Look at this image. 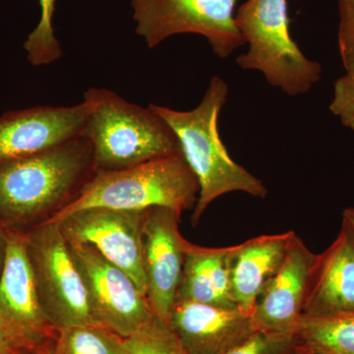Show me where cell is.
Segmentation results:
<instances>
[{"mask_svg": "<svg viewBox=\"0 0 354 354\" xmlns=\"http://www.w3.org/2000/svg\"><path fill=\"white\" fill-rule=\"evenodd\" d=\"M227 95V82L214 76L202 101L191 111L150 104L176 133L181 153L199 183L193 225H198L212 203L227 193L243 192L256 198L268 195L262 180L235 162L221 141L218 121Z\"/></svg>", "mask_w": 354, "mask_h": 354, "instance_id": "obj_1", "label": "cell"}, {"mask_svg": "<svg viewBox=\"0 0 354 354\" xmlns=\"http://www.w3.org/2000/svg\"><path fill=\"white\" fill-rule=\"evenodd\" d=\"M95 174L92 147L83 136L0 162V220L23 223L51 216L72 201Z\"/></svg>", "mask_w": 354, "mask_h": 354, "instance_id": "obj_2", "label": "cell"}, {"mask_svg": "<svg viewBox=\"0 0 354 354\" xmlns=\"http://www.w3.org/2000/svg\"><path fill=\"white\" fill-rule=\"evenodd\" d=\"M84 100L92 109L82 136L92 147L95 171L136 167L181 153L176 133L150 106L127 101L104 88H90Z\"/></svg>", "mask_w": 354, "mask_h": 354, "instance_id": "obj_3", "label": "cell"}, {"mask_svg": "<svg viewBox=\"0 0 354 354\" xmlns=\"http://www.w3.org/2000/svg\"><path fill=\"white\" fill-rule=\"evenodd\" d=\"M199 192L197 177L183 153H174L120 171H95L72 201L44 221L60 223L94 207L128 211L164 207L183 215L195 207Z\"/></svg>", "mask_w": 354, "mask_h": 354, "instance_id": "obj_4", "label": "cell"}, {"mask_svg": "<svg viewBox=\"0 0 354 354\" xmlns=\"http://www.w3.org/2000/svg\"><path fill=\"white\" fill-rule=\"evenodd\" d=\"M248 50L236 58L243 70H255L283 94H306L322 74L319 62L305 57L291 38L286 0H247L234 13Z\"/></svg>", "mask_w": 354, "mask_h": 354, "instance_id": "obj_5", "label": "cell"}, {"mask_svg": "<svg viewBox=\"0 0 354 354\" xmlns=\"http://www.w3.org/2000/svg\"><path fill=\"white\" fill-rule=\"evenodd\" d=\"M25 241L39 304L50 325L57 330L99 325L60 225L43 221Z\"/></svg>", "mask_w": 354, "mask_h": 354, "instance_id": "obj_6", "label": "cell"}, {"mask_svg": "<svg viewBox=\"0 0 354 354\" xmlns=\"http://www.w3.org/2000/svg\"><path fill=\"white\" fill-rule=\"evenodd\" d=\"M237 0H131L136 32L150 48L171 37L200 35L214 55L230 57L246 43L235 24Z\"/></svg>", "mask_w": 354, "mask_h": 354, "instance_id": "obj_7", "label": "cell"}, {"mask_svg": "<svg viewBox=\"0 0 354 354\" xmlns=\"http://www.w3.org/2000/svg\"><path fill=\"white\" fill-rule=\"evenodd\" d=\"M68 245L99 325L127 337L157 316L127 272L88 244L68 241Z\"/></svg>", "mask_w": 354, "mask_h": 354, "instance_id": "obj_8", "label": "cell"}, {"mask_svg": "<svg viewBox=\"0 0 354 354\" xmlns=\"http://www.w3.org/2000/svg\"><path fill=\"white\" fill-rule=\"evenodd\" d=\"M0 330L15 351L25 353L53 344L58 333L39 304L25 235L12 232L0 276Z\"/></svg>", "mask_w": 354, "mask_h": 354, "instance_id": "obj_9", "label": "cell"}, {"mask_svg": "<svg viewBox=\"0 0 354 354\" xmlns=\"http://www.w3.org/2000/svg\"><path fill=\"white\" fill-rule=\"evenodd\" d=\"M146 211L94 207L76 212L58 225L67 241L94 247L127 272L147 297L141 242Z\"/></svg>", "mask_w": 354, "mask_h": 354, "instance_id": "obj_10", "label": "cell"}, {"mask_svg": "<svg viewBox=\"0 0 354 354\" xmlns=\"http://www.w3.org/2000/svg\"><path fill=\"white\" fill-rule=\"evenodd\" d=\"M180 214L164 207L147 209L141 228L147 298L158 318L169 324L183 274L188 241L179 230Z\"/></svg>", "mask_w": 354, "mask_h": 354, "instance_id": "obj_11", "label": "cell"}, {"mask_svg": "<svg viewBox=\"0 0 354 354\" xmlns=\"http://www.w3.org/2000/svg\"><path fill=\"white\" fill-rule=\"evenodd\" d=\"M92 104L39 106L0 116V162L50 150L82 137Z\"/></svg>", "mask_w": 354, "mask_h": 354, "instance_id": "obj_12", "label": "cell"}, {"mask_svg": "<svg viewBox=\"0 0 354 354\" xmlns=\"http://www.w3.org/2000/svg\"><path fill=\"white\" fill-rule=\"evenodd\" d=\"M316 259L317 254L297 234L293 235L281 269L256 304L252 314L256 330L295 339Z\"/></svg>", "mask_w": 354, "mask_h": 354, "instance_id": "obj_13", "label": "cell"}, {"mask_svg": "<svg viewBox=\"0 0 354 354\" xmlns=\"http://www.w3.org/2000/svg\"><path fill=\"white\" fill-rule=\"evenodd\" d=\"M169 325L186 354H225L257 330L241 309L193 301H176Z\"/></svg>", "mask_w": 354, "mask_h": 354, "instance_id": "obj_14", "label": "cell"}, {"mask_svg": "<svg viewBox=\"0 0 354 354\" xmlns=\"http://www.w3.org/2000/svg\"><path fill=\"white\" fill-rule=\"evenodd\" d=\"M353 312L354 232L342 221L333 243L317 254L302 316L330 317Z\"/></svg>", "mask_w": 354, "mask_h": 354, "instance_id": "obj_15", "label": "cell"}, {"mask_svg": "<svg viewBox=\"0 0 354 354\" xmlns=\"http://www.w3.org/2000/svg\"><path fill=\"white\" fill-rule=\"evenodd\" d=\"M295 232L261 235L234 245L232 254V297L236 306L252 315L256 304L281 269Z\"/></svg>", "mask_w": 354, "mask_h": 354, "instance_id": "obj_16", "label": "cell"}, {"mask_svg": "<svg viewBox=\"0 0 354 354\" xmlns=\"http://www.w3.org/2000/svg\"><path fill=\"white\" fill-rule=\"evenodd\" d=\"M230 247H204L187 241L176 301L239 308L232 291Z\"/></svg>", "mask_w": 354, "mask_h": 354, "instance_id": "obj_17", "label": "cell"}, {"mask_svg": "<svg viewBox=\"0 0 354 354\" xmlns=\"http://www.w3.org/2000/svg\"><path fill=\"white\" fill-rule=\"evenodd\" d=\"M295 339L307 354H354V312L302 316Z\"/></svg>", "mask_w": 354, "mask_h": 354, "instance_id": "obj_18", "label": "cell"}, {"mask_svg": "<svg viewBox=\"0 0 354 354\" xmlns=\"http://www.w3.org/2000/svg\"><path fill=\"white\" fill-rule=\"evenodd\" d=\"M124 337L104 326H74L58 330L55 354H122Z\"/></svg>", "mask_w": 354, "mask_h": 354, "instance_id": "obj_19", "label": "cell"}, {"mask_svg": "<svg viewBox=\"0 0 354 354\" xmlns=\"http://www.w3.org/2000/svg\"><path fill=\"white\" fill-rule=\"evenodd\" d=\"M55 2L57 0H39L41 17L23 44L28 60L34 66H46L62 57V44L55 37L53 25Z\"/></svg>", "mask_w": 354, "mask_h": 354, "instance_id": "obj_20", "label": "cell"}, {"mask_svg": "<svg viewBox=\"0 0 354 354\" xmlns=\"http://www.w3.org/2000/svg\"><path fill=\"white\" fill-rule=\"evenodd\" d=\"M122 354H186L171 325L156 316L151 322L124 337Z\"/></svg>", "mask_w": 354, "mask_h": 354, "instance_id": "obj_21", "label": "cell"}, {"mask_svg": "<svg viewBox=\"0 0 354 354\" xmlns=\"http://www.w3.org/2000/svg\"><path fill=\"white\" fill-rule=\"evenodd\" d=\"M295 346V337L286 339L256 330L225 354H288Z\"/></svg>", "mask_w": 354, "mask_h": 354, "instance_id": "obj_22", "label": "cell"}, {"mask_svg": "<svg viewBox=\"0 0 354 354\" xmlns=\"http://www.w3.org/2000/svg\"><path fill=\"white\" fill-rule=\"evenodd\" d=\"M330 111L344 127L354 130V73H346L335 81Z\"/></svg>", "mask_w": 354, "mask_h": 354, "instance_id": "obj_23", "label": "cell"}, {"mask_svg": "<svg viewBox=\"0 0 354 354\" xmlns=\"http://www.w3.org/2000/svg\"><path fill=\"white\" fill-rule=\"evenodd\" d=\"M339 48L346 73H354V0H339Z\"/></svg>", "mask_w": 354, "mask_h": 354, "instance_id": "obj_24", "label": "cell"}, {"mask_svg": "<svg viewBox=\"0 0 354 354\" xmlns=\"http://www.w3.org/2000/svg\"><path fill=\"white\" fill-rule=\"evenodd\" d=\"M7 239H8V232L4 230L0 223V276H1L2 269H3L4 260H6Z\"/></svg>", "mask_w": 354, "mask_h": 354, "instance_id": "obj_25", "label": "cell"}, {"mask_svg": "<svg viewBox=\"0 0 354 354\" xmlns=\"http://www.w3.org/2000/svg\"><path fill=\"white\" fill-rule=\"evenodd\" d=\"M15 351H18L12 348L6 335L0 330V354H13Z\"/></svg>", "mask_w": 354, "mask_h": 354, "instance_id": "obj_26", "label": "cell"}, {"mask_svg": "<svg viewBox=\"0 0 354 354\" xmlns=\"http://www.w3.org/2000/svg\"><path fill=\"white\" fill-rule=\"evenodd\" d=\"M342 221L348 223L354 232V208H346L342 212Z\"/></svg>", "mask_w": 354, "mask_h": 354, "instance_id": "obj_27", "label": "cell"}, {"mask_svg": "<svg viewBox=\"0 0 354 354\" xmlns=\"http://www.w3.org/2000/svg\"><path fill=\"white\" fill-rule=\"evenodd\" d=\"M32 354H55V342L48 344V346H44V348H39L38 351H34Z\"/></svg>", "mask_w": 354, "mask_h": 354, "instance_id": "obj_28", "label": "cell"}, {"mask_svg": "<svg viewBox=\"0 0 354 354\" xmlns=\"http://www.w3.org/2000/svg\"><path fill=\"white\" fill-rule=\"evenodd\" d=\"M13 354H32V353H21V351H15Z\"/></svg>", "mask_w": 354, "mask_h": 354, "instance_id": "obj_29", "label": "cell"}]
</instances>
